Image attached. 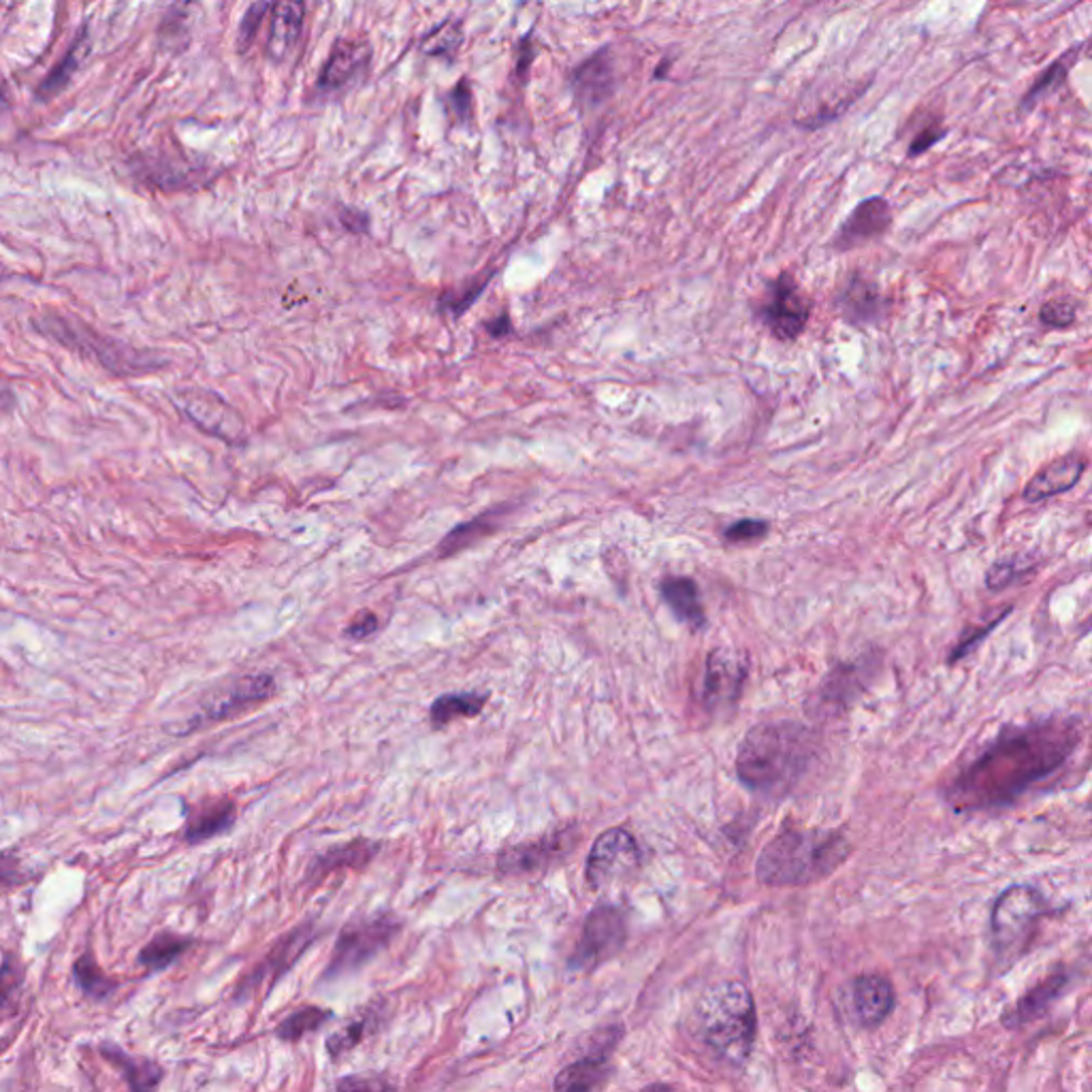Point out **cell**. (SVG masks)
<instances>
[{
  "instance_id": "38",
  "label": "cell",
  "mask_w": 1092,
  "mask_h": 1092,
  "mask_svg": "<svg viewBox=\"0 0 1092 1092\" xmlns=\"http://www.w3.org/2000/svg\"><path fill=\"white\" fill-rule=\"evenodd\" d=\"M269 9H271L269 0H259V3H255L248 9V13L243 15L241 26H239V49H248L252 45L259 29H261V24H263V17H265V13Z\"/></svg>"
},
{
  "instance_id": "49",
  "label": "cell",
  "mask_w": 1092,
  "mask_h": 1092,
  "mask_svg": "<svg viewBox=\"0 0 1092 1092\" xmlns=\"http://www.w3.org/2000/svg\"><path fill=\"white\" fill-rule=\"evenodd\" d=\"M11 405H13V393L7 385L0 382V407H11Z\"/></svg>"
},
{
  "instance_id": "48",
  "label": "cell",
  "mask_w": 1092,
  "mask_h": 1092,
  "mask_svg": "<svg viewBox=\"0 0 1092 1092\" xmlns=\"http://www.w3.org/2000/svg\"><path fill=\"white\" fill-rule=\"evenodd\" d=\"M338 1088H387L385 1082H357V1080H342Z\"/></svg>"
},
{
  "instance_id": "8",
  "label": "cell",
  "mask_w": 1092,
  "mask_h": 1092,
  "mask_svg": "<svg viewBox=\"0 0 1092 1092\" xmlns=\"http://www.w3.org/2000/svg\"><path fill=\"white\" fill-rule=\"evenodd\" d=\"M764 326L781 342L796 340L809 322L811 302L791 273H781L767 284V295L757 308Z\"/></svg>"
},
{
  "instance_id": "44",
  "label": "cell",
  "mask_w": 1092,
  "mask_h": 1092,
  "mask_svg": "<svg viewBox=\"0 0 1092 1092\" xmlns=\"http://www.w3.org/2000/svg\"><path fill=\"white\" fill-rule=\"evenodd\" d=\"M943 134H945V130H943L941 126H928V128H924V130L915 136V142L911 144V148H909V156H920V154H924L926 150H931L937 142L943 140Z\"/></svg>"
},
{
  "instance_id": "33",
  "label": "cell",
  "mask_w": 1092,
  "mask_h": 1092,
  "mask_svg": "<svg viewBox=\"0 0 1092 1092\" xmlns=\"http://www.w3.org/2000/svg\"><path fill=\"white\" fill-rule=\"evenodd\" d=\"M374 1022H376V1020H374L372 1014H367V1016H363V1018H357V1020L348 1022L342 1030H338L336 1035L329 1037V1040H326V1052L332 1054V1058H340V1056L346 1054L348 1050L357 1048V1046L363 1042L365 1032H369V1028H372Z\"/></svg>"
},
{
  "instance_id": "23",
  "label": "cell",
  "mask_w": 1092,
  "mask_h": 1092,
  "mask_svg": "<svg viewBox=\"0 0 1092 1092\" xmlns=\"http://www.w3.org/2000/svg\"><path fill=\"white\" fill-rule=\"evenodd\" d=\"M884 306L886 302L878 284L864 276H858V273L836 297V308L841 316L854 324H866L880 318L884 314Z\"/></svg>"
},
{
  "instance_id": "47",
  "label": "cell",
  "mask_w": 1092,
  "mask_h": 1092,
  "mask_svg": "<svg viewBox=\"0 0 1092 1092\" xmlns=\"http://www.w3.org/2000/svg\"><path fill=\"white\" fill-rule=\"evenodd\" d=\"M342 223H344L346 229H350L354 233H363L367 229V216H363L359 211H352V209L350 211L344 209L342 211Z\"/></svg>"
},
{
  "instance_id": "6",
  "label": "cell",
  "mask_w": 1092,
  "mask_h": 1092,
  "mask_svg": "<svg viewBox=\"0 0 1092 1092\" xmlns=\"http://www.w3.org/2000/svg\"><path fill=\"white\" fill-rule=\"evenodd\" d=\"M1044 913L1046 900L1035 888L1012 886L1005 890L990 915V939L997 959L1007 965L1020 959Z\"/></svg>"
},
{
  "instance_id": "22",
  "label": "cell",
  "mask_w": 1092,
  "mask_h": 1092,
  "mask_svg": "<svg viewBox=\"0 0 1092 1092\" xmlns=\"http://www.w3.org/2000/svg\"><path fill=\"white\" fill-rule=\"evenodd\" d=\"M369 61V47L361 41L342 39L332 49L329 61L324 63V69L318 79V88L322 92H334L344 88L348 81L357 75Z\"/></svg>"
},
{
  "instance_id": "18",
  "label": "cell",
  "mask_w": 1092,
  "mask_h": 1092,
  "mask_svg": "<svg viewBox=\"0 0 1092 1092\" xmlns=\"http://www.w3.org/2000/svg\"><path fill=\"white\" fill-rule=\"evenodd\" d=\"M1084 472H1086V459L1080 453L1064 455L1052 461L1050 466H1046L1042 472H1037L1030 478L1022 498L1032 504V502H1042L1058 494H1064V491L1074 489L1082 480Z\"/></svg>"
},
{
  "instance_id": "19",
  "label": "cell",
  "mask_w": 1092,
  "mask_h": 1092,
  "mask_svg": "<svg viewBox=\"0 0 1092 1092\" xmlns=\"http://www.w3.org/2000/svg\"><path fill=\"white\" fill-rule=\"evenodd\" d=\"M1067 984H1069V975L1064 971L1050 973L1042 984H1037L1024 997H1020L1012 1007L1005 1009L1001 1022L1007 1028H1020V1026L1035 1022L1037 1018H1042L1048 1012L1052 1003L1060 997V992L1067 988Z\"/></svg>"
},
{
  "instance_id": "9",
  "label": "cell",
  "mask_w": 1092,
  "mask_h": 1092,
  "mask_svg": "<svg viewBox=\"0 0 1092 1092\" xmlns=\"http://www.w3.org/2000/svg\"><path fill=\"white\" fill-rule=\"evenodd\" d=\"M749 676V658L736 649H713L706 658L698 700L708 713H724L739 702Z\"/></svg>"
},
{
  "instance_id": "25",
  "label": "cell",
  "mask_w": 1092,
  "mask_h": 1092,
  "mask_svg": "<svg viewBox=\"0 0 1092 1092\" xmlns=\"http://www.w3.org/2000/svg\"><path fill=\"white\" fill-rule=\"evenodd\" d=\"M378 850H380V843H374L367 839H357L352 843L338 845V848L326 850L314 860V864L310 866V875L320 880L322 875H329V872H334L340 866L363 868L365 864L374 860Z\"/></svg>"
},
{
  "instance_id": "3",
  "label": "cell",
  "mask_w": 1092,
  "mask_h": 1092,
  "mask_svg": "<svg viewBox=\"0 0 1092 1092\" xmlns=\"http://www.w3.org/2000/svg\"><path fill=\"white\" fill-rule=\"evenodd\" d=\"M852 850L841 830L783 828L762 848L755 878L767 888H807L836 872Z\"/></svg>"
},
{
  "instance_id": "30",
  "label": "cell",
  "mask_w": 1092,
  "mask_h": 1092,
  "mask_svg": "<svg viewBox=\"0 0 1092 1092\" xmlns=\"http://www.w3.org/2000/svg\"><path fill=\"white\" fill-rule=\"evenodd\" d=\"M1082 47H1084V45L1069 49L1067 53H1064L1062 59H1058L1056 63H1052V65L1048 67V71H1046L1040 79L1035 81L1032 88L1028 90V94L1022 99V109H1030L1037 101H1040V99L1046 96V94H1050L1054 88H1058V86L1062 84L1064 79H1067V73H1069L1071 65L1080 59V49H1082Z\"/></svg>"
},
{
  "instance_id": "24",
  "label": "cell",
  "mask_w": 1092,
  "mask_h": 1092,
  "mask_svg": "<svg viewBox=\"0 0 1092 1092\" xmlns=\"http://www.w3.org/2000/svg\"><path fill=\"white\" fill-rule=\"evenodd\" d=\"M660 591H662V597H664V602L668 604V609L680 621H686L688 625H692L694 630H700V627H704L706 615H704V607H702V599H700V589H698L694 579H690V577H668V579L662 581Z\"/></svg>"
},
{
  "instance_id": "36",
  "label": "cell",
  "mask_w": 1092,
  "mask_h": 1092,
  "mask_svg": "<svg viewBox=\"0 0 1092 1092\" xmlns=\"http://www.w3.org/2000/svg\"><path fill=\"white\" fill-rule=\"evenodd\" d=\"M771 532V525L762 518H741L739 523H734L726 530V542L730 544H751L762 540Z\"/></svg>"
},
{
  "instance_id": "45",
  "label": "cell",
  "mask_w": 1092,
  "mask_h": 1092,
  "mask_svg": "<svg viewBox=\"0 0 1092 1092\" xmlns=\"http://www.w3.org/2000/svg\"><path fill=\"white\" fill-rule=\"evenodd\" d=\"M17 984H20V977H17V971L11 969V965L7 963L3 973H0V1009H5L7 1005H11V999L17 990Z\"/></svg>"
},
{
  "instance_id": "15",
  "label": "cell",
  "mask_w": 1092,
  "mask_h": 1092,
  "mask_svg": "<svg viewBox=\"0 0 1092 1092\" xmlns=\"http://www.w3.org/2000/svg\"><path fill=\"white\" fill-rule=\"evenodd\" d=\"M892 225L890 203L882 197L862 201L845 221L834 237L836 250H852L856 245L882 237Z\"/></svg>"
},
{
  "instance_id": "14",
  "label": "cell",
  "mask_w": 1092,
  "mask_h": 1092,
  "mask_svg": "<svg viewBox=\"0 0 1092 1092\" xmlns=\"http://www.w3.org/2000/svg\"><path fill=\"white\" fill-rule=\"evenodd\" d=\"M273 690H276V682H273V678L269 674H255V676H243L239 678L235 686L231 688V692L223 694V696H216L213 700L205 702L203 704V711L199 715H195V719L190 722V726L186 730H193L201 724H207V722H216V719H225L237 711H241L243 706H248L252 702H261V700H267Z\"/></svg>"
},
{
  "instance_id": "34",
  "label": "cell",
  "mask_w": 1092,
  "mask_h": 1092,
  "mask_svg": "<svg viewBox=\"0 0 1092 1092\" xmlns=\"http://www.w3.org/2000/svg\"><path fill=\"white\" fill-rule=\"evenodd\" d=\"M75 979L81 986V990L92 999H103L114 990V981H109L101 973V969L94 965L90 956H84V959H79V963L75 965Z\"/></svg>"
},
{
  "instance_id": "5",
  "label": "cell",
  "mask_w": 1092,
  "mask_h": 1092,
  "mask_svg": "<svg viewBox=\"0 0 1092 1092\" xmlns=\"http://www.w3.org/2000/svg\"><path fill=\"white\" fill-rule=\"evenodd\" d=\"M37 329L56 344L81 354L90 363L112 372L114 376H142L165 365L156 352L134 348L122 340L99 334L88 322L75 316L49 312L37 318Z\"/></svg>"
},
{
  "instance_id": "39",
  "label": "cell",
  "mask_w": 1092,
  "mask_h": 1092,
  "mask_svg": "<svg viewBox=\"0 0 1092 1092\" xmlns=\"http://www.w3.org/2000/svg\"><path fill=\"white\" fill-rule=\"evenodd\" d=\"M1022 575L1020 568L1012 561H999L995 563L990 570H988V577H986V585L988 589L992 591H1001L1005 589L1007 585H1012L1018 577Z\"/></svg>"
},
{
  "instance_id": "37",
  "label": "cell",
  "mask_w": 1092,
  "mask_h": 1092,
  "mask_svg": "<svg viewBox=\"0 0 1092 1092\" xmlns=\"http://www.w3.org/2000/svg\"><path fill=\"white\" fill-rule=\"evenodd\" d=\"M1076 312H1078V306L1071 302V299H1052V302L1044 304L1040 318L1044 324L1060 329V326H1069L1076 320Z\"/></svg>"
},
{
  "instance_id": "12",
  "label": "cell",
  "mask_w": 1092,
  "mask_h": 1092,
  "mask_svg": "<svg viewBox=\"0 0 1092 1092\" xmlns=\"http://www.w3.org/2000/svg\"><path fill=\"white\" fill-rule=\"evenodd\" d=\"M848 1005L856 1024L862 1028L882 1026L896 1005L892 981L878 973H864L850 981Z\"/></svg>"
},
{
  "instance_id": "26",
  "label": "cell",
  "mask_w": 1092,
  "mask_h": 1092,
  "mask_svg": "<svg viewBox=\"0 0 1092 1092\" xmlns=\"http://www.w3.org/2000/svg\"><path fill=\"white\" fill-rule=\"evenodd\" d=\"M486 704V694L480 692H459V694H444L435 698V702L429 708V717L435 728H444L451 722L466 719L478 715Z\"/></svg>"
},
{
  "instance_id": "43",
  "label": "cell",
  "mask_w": 1092,
  "mask_h": 1092,
  "mask_svg": "<svg viewBox=\"0 0 1092 1092\" xmlns=\"http://www.w3.org/2000/svg\"><path fill=\"white\" fill-rule=\"evenodd\" d=\"M376 630H378V619H376V615L369 613V611H363V613H359L357 617H354V621L348 625L346 634H348L350 638L363 640V638L372 636Z\"/></svg>"
},
{
  "instance_id": "42",
  "label": "cell",
  "mask_w": 1092,
  "mask_h": 1092,
  "mask_svg": "<svg viewBox=\"0 0 1092 1092\" xmlns=\"http://www.w3.org/2000/svg\"><path fill=\"white\" fill-rule=\"evenodd\" d=\"M1003 617H1005V615L997 617V619H995V621H992L990 625H984V627H981V630L969 632V634H967V636H965V638L961 640V645H959V647H956V649L951 651V658H949V662H959V660H963V658H965V655H967V653H969V651H971L973 647H977V645H979L981 640H984V638H986V636H988V634L992 632V627H995L997 623H1001V619H1003Z\"/></svg>"
},
{
  "instance_id": "35",
  "label": "cell",
  "mask_w": 1092,
  "mask_h": 1092,
  "mask_svg": "<svg viewBox=\"0 0 1092 1092\" xmlns=\"http://www.w3.org/2000/svg\"><path fill=\"white\" fill-rule=\"evenodd\" d=\"M491 532V516L484 514L480 518H476V521H470L466 525H459L457 530H453L444 542L440 544V553L442 555H453L461 549H466L468 544H472L476 538L484 536Z\"/></svg>"
},
{
  "instance_id": "27",
  "label": "cell",
  "mask_w": 1092,
  "mask_h": 1092,
  "mask_svg": "<svg viewBox=\"0 0 1092 1092\" xmlns=\"http://www.w3.org/2000/svg\"><path fill=\"white\" fill-rule=\"evenodd\" d=\"M235 822V805L231 801H218L203 807L186 828L188 843H201L227 832Z\"/></svg>"
},
{
  "instance_id": "1",
  "label": "cell",
  "mask_w": 1092,
  "mask_h": 1092,
  "mask_svg": "<svg viewBox=\"0 0 1092 1092\" xmlns=\"http://www.w3.org/2000/svg\"><path fill=\"white\" fill-rule=\"evenodd\" d=\"M1082 741L1078 719L1050 717L1003 730L947 785L956 811L1005 807L1062 769Z\"/></svg>"
},
{
  "instance_id": "40",
  "label": "cell",
  "mask_w": 1092,
  "mask_h": 1092,
  "mask_svg": "<svg viewBox=\"0 0 1092 1092\" xmlns=\"http://www.w3.org/2000/svg\"><path fill=\"white\" fill-rule=\"evenodd\" d=\"M451 112L457 120H468L472 112V88L466 79L459 81V86L451 92Z\"/></svg>"
},
{
  "instance_id": "29",
  "label": "cell",
  "mask_w": 1092,
  "mask_h": 1092,
  "mask_svg": "<svg viewBox=\"0 0 1092 1092\" xmlns=\"http://www.w3.org/2000/svg\"><path fill=\"white\" fill-rule=\"evenodd\" d=\"M334 1018V1012H329V1009H322V1007H304L299 1009V1012L290 1014L286 1020L280 1022V1026L276 1028V1035L280 1037V1040L284 1042H297L302 1040L304 1035L320 1028L322 1024H326Z\"/></svg>"
},
{
  "instance_id": "46",
  "label": "cell",
  "mask_w": 1092,
  "mask_h": 1092,
  "mask_svg": "<svg viewBox=\"0 0 1092 1092\" xmlns=\"http://www.w3.org/2000/svg\"><path fill=\"white\" fill-rule=\"evenodd\" d=\"M20 882H22L20 860L9 854H0V888L17 886Z\"/></svg>"
},
{
  "instance_id": "32",
  "label": "cell",
  "mask_w": 1092,
  "mask_h": 1092,
  "mask_svg": "<svg viewBox=\"0 0 1092 1092\" xmlns=\"http://www.w3.org/2000/svg\"><path fill=\"white\" fill-rule=\"evenodd\" d=\"M463 41V33H461V24L455 22V20H446L444 24H440L438 29L431 31L423 43H421V49L423 53H427V56H446V59H453L455 51L459 49Z\"/></svg>"
},
{
  "instance_id": "4",
  "label": "cell",
  "mask_w": 1092,
  "mask_h": 1092,
  "mask_svg": "<svg viewBox=\"0 0 1092 1092\" xmlns=\"http://www.w3.org/2000/svg\"><path fill=\"white\" fill-rule=\"evenodd\" d=\"M694 1028L700 1042L719 1060L741 1067L753 1050L757 1012L749 988L741 981L708 986L694 1007Z\"/></svg>"
},
{
  "instance_id": "7",
  "label": "cell",
  "mask_w": 1092,
  "mask_h": 1092,
  "mask_svg": "<svg viewBox=\"0 0 1092 1092\" xmlns=\"http://www.w3.org/2000/svg\"><path fill=\"white\" fill-rule=\"evenodd\" d=\"M399 931L401 922L391 913H378L361 922L346 924L334 947L329 967L324 969V979L332 981L359 971L374 961L382 949L389 947Z\"/></svg>"
},
{
  "instance_id": "31",
  "label": "cell",
  "mask_w": 1092,
  "mask_h": 1092,
  "mask_svg": "<svg viewBox=\"0 0 1092 1092\" xmlns=\"http://www.w3.org/2000/svg\"><path fill=\"white\" fill-rule=\"evenodd\" d=\"M107 1058L116 1062L118 1067H122L124 1071V1078L128 1080L130 1088L134 1090H146V1088H154L160 1080H162V1069L158 1067L156 1062H150V1060H130L128 1056H124L122 1052L118 1050H105Z\"/></svg>"
},
{
  "instance_id": "16",
  "label": "cell",
  "mask_w": 1092,
  "mask_h": 1092,
  "mask_svg": "<svg viewBox=\"0 0 1092 1092\" xmlns=\"http://www.w3.org/2000/svg\"><path fill=\"white\" fill-rule=\"evenodd\" d=\"M568 841H570V834L559 832V834L542 836L540 841H534V843L514 845V848L500 852L498 866L502 872H506V875L536 872L544 866H549L551 862H555L557 856H563L568 852Z\"/></svg>"
},
{
  "instance_id": "10",
  "label": "cell",
  "mask_w": 1092,
  "mask_h": 1092,
  "mask_svg": "<svg viewBox=\"0 0 1092 1092\" xmlns=\"http://www.w3.org/2000/svg\"><path fill=\"white\" fill-rule=\"evenodd\" d=\"M627 939V922L619 907L597 905L585 920L583 935L572 953V969L591 971L615 959Z\"/></svg>"
},
{
  "instance_id": "13",
  "label": "cell",
  "mask_w": 1092,
  "mask_h": 1092,
  "mask_svg": "<svg viewBox=\"0 0 1092 1092\" xmlns=\"http://www.w3.org/2000/svg\"><path fill=\"white\" fill-rule=\"evenodd\" d=\"M619 1037H621L619 1026L607 1028L602 1040H597L583 1058L568 1064V1067L557 1076L555 1088L557 1090H593V1088L602 1086L609 1078V1058L619 1042Z\"/></svg>"
},
{
  "instance_id": "2",
  "label": "cell",
  "mask_w": 1092,
  "mask_h": 1092,
  "mask_svg": "<svg viewBox=\"0 0 1092 1092\" xmlns=\"http://www.w3.org/2000/svg\"><path fill=\"white\" fill-rule=\"evenodd\" d=\"M817 757L813 732L798 722L753 726L736 753V777L759 794H785L807 775Z\"/></svg>"
},
{
  "instance_id": "41",
  "label": "cell",
  "mask_w": 1092,
  "mask_h": 1092,
  "mask_svg": "<svg viewBox=\"0 0 1092 1092\" xmlns=\"http://www.w3.org/2000/svg\"><path fill=\"white\" fill-rule=\"evenodd\" d=\"M75 67H77V45L69 51V56L65 59V63H63L56 71H53V73L43 81V88H41V90L53 94L59 88H63V86L67 84V79L71 77V73H73Z\"/></svg>"
},
{
  "instance_id": "20",
  "label": "cell",
  "mask_w": 1092,
  "mask_h": 1092,
  "mask_svg": "<svg viewBox=\"0 0 1092 1092\" xmlns=\"http://www.w3.org/2000/svg\"><path fill=\"white\" fill-rule=\"evenodd\" d=\"M312 941H314L312 924L292 928L288 935L280 937V941L273 945V949L265 956V961L252 971V975L248 977V986L261 988L263 984H267V981H276L288 967H292V963L306 951V947Z\"/></svg>"
},
{
  "instance_id": "28",
  "label": "cell",
  "mask_w": 1092,
  "mask_h": 1092,
  "mask_svg": "<svg viewBox=\"0 0 1092 1092\" xmlns=\"http://www.w3.org/2000/svg\"><path fill=\"white\" fill-rule=\"evenodd\" d=\"M190 947V939L178 937V935H158L152 939L140 956V963L148 971H160L176 963L180 956Z\"/></svg>"
},
{
  "instance_id": "11",
  "label": "cell",
  "mask_w": 1092,
  "mask_h": 1092,
  "mask_svg": "<svg viewBox=\"0 0 1092 1092\" xmlns=\"http://www.w3.org/2000/svg\"><path fill=\"white\" fill-rule=\"evenodd\" d=\"M640 866V848L632 832L625 828H611L599 834L587 858V884L593 890L607 888L632 875Z\"/></svg>"
},
{
  "instance_id": "17",
  "label": "cell",
  "mask_w": 1092,
  "mask_h": 1092,
  "mask_svg": "<svg viewBox=\"0 0 1092 1092\" xmlns=\"http://www.w3.org/2000/svg\"><path fill=\"white\" fill-rule=\"evenodd\" d=\"M271 26L267 39V53L271 61L284 63L292 56V51L302 37L306 7L304 0H276L271 5Z\"/></svg>"
},
{
  "instance_id": "21",
  "label": "cell",
  "mask_w": 1092,
  "mask_h": 1092,
  "mask_svg": "<svg viewBox=\"0 0 1092 1092\" xmlns=\"http://www.w3.org/2000/svg\"><path fill=\"white\" fill-rule=\"evenodd\" d=\"M572 88L581 103L595 107L604 103L615 88V69L609 49L597 51L572 75Z\"/></svg>"
}]
</instances>
